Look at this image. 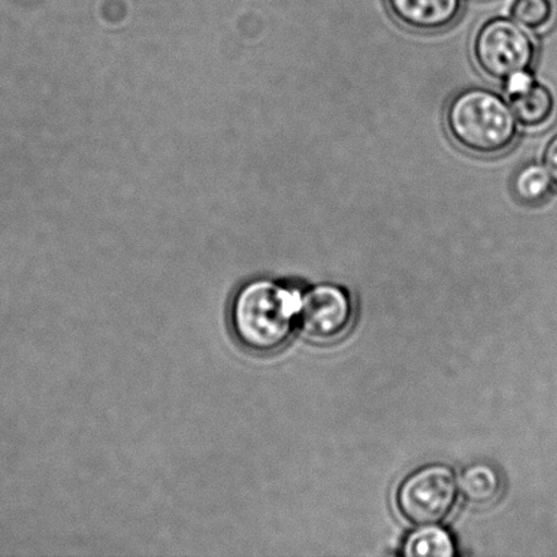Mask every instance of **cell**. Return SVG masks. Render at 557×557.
I'll return each instance as SVG.
<instances>
[{
  "label": "cell",
  "mask_w": 557,
  "mask_h": 557,
  "mask_svg": "<svg viewBox=\"0 0 557 557\" xmlns=\"http://www.w3.org/2000/svg\"><path fill=\"white\" fill-rule=\"evenodd\" d=\"M445 124L450 138L474 156L494 157L511 149L518 120L509 102L484 87H469L447 103Z\"/></svg>",
  "instance_id": "1"
},
{
  "label": "cell",
  "mask_w": 557,
  "mask_h": 557,
  "mask_svg": "<svg viewBox=\"0 0 557 557\" xmlns=\"http://www.w3.org/2000/svg\"><path fill=\"white\" fill-rule=\"evenodd\" d=\"M299 294L271 281L247 284L233 305V326L239 342L253 351L272 352L292 336Z\"/></svg>",
  "instance_id": "2"
},
{
  "label": "cell",
  "mask_w": 557,
  "mask_h": 557,
  "mask_svg": "<svg viewBox=\"0 0 557 557\" xmlns=\"http://www.w3.org/2000/svg\"><path fill=\"white\" fill-rule=\"evenodd\" d=\"M472 52L480 71L499 82L531 73L536 62V44L532 36L525 27L505 16H495L479 27Z\"/></svg>",
  "instance_id": "3"
},
{
  "label": "cell",
  "mask_w": 557,
  "mask_h": 557,
  "mask_svg": "<svg viewBox=\"0 0 557 557\" xmlns=\"http://www.w3.org/2000/svg\"><path fill=\"white\" fill-rule=\"evenodd\" d=\"M458 493L456 474L445 466H429L404 480L397 505L413 525H436L455 510Z\"/></svg>",
  "instance_id": "4"
},
{
  "label": "cell",
  "mask_w": 557,
  "mask_h": 557,
  "mask_svg": "<svg viewBox=\"0 0 557 557\" xmlns=\"http://www.w3.org/2000/svg\"><path fill=\"white\" fill-rule=\"evenodd\" d=\"M297 317L306 337L331 343L348 332L354 320V306L346 289L320 284L299 298Z\"/></svg>",
  "instance_id": "5"
},
{
  "label": "cell",
  "mask_w": 557,
  "mask_h": 557,
  "mask_svg": "<svg viewBox=\"0 0 557 557\" xmlns=\"http://www.w3.org/2000/svg\"><path fill=\"white\" fill-rule=\"evenodd\" d=\"M507 100L518 123L525 128H542L554 117L556 101L549 87L539 84L531 73L506 81Z\"/></svg>",
  "instance_id": "6"
},
{
  "label": "cell",
  "mask_w": 557,
  "mask_h": 557,
  "mask_svg": "<svg viewBox=\"0 0 557 557\" xmlns=\"http://www.w3.org/2000/svg\"><path fill=\"white\" fill-rule=\"evenodd\" d=\"M391 14L408 29L436 33L460 18L463 0H386Z\"/></svg>",
  "instance_id": "7"
},
{
  "label": "cell",
  "mask_w": 557,
  "mask_h": 557,
  "mask_svg": "<svg viewBox=\"0 0 557 557\" xmlns=\"http://www.w3.org/2000/svg\"><path fill=\"white\" fill-rule=\"evenodd\" d=\"M458 488L468 505L487 507L499 499L502 494L500 474L488 463H473L462 472Z\"/></svg>",
  "instance_id": "8"
},
{
  "label": "cell",
  "mask_w": 557,
  "mask_h": 557,
  "mask_svg": "<svg viewBox=\"0 0 557 557\" xmlns=\"http://www.w3.org/2000/svg\"><path fill=\"white\" fill-rule=\"evenodd\" d=\"M554 182L547 169L539 163H528L512 177L511 190L516 199L525 206L544 203L553 194Z\"/></svg>",
  "instance_id": "9"
},
{
  "label": "cell",
  "mask_w": 557,
  "mask_h": 557,
  "mask_svg": "<svg viewBox=\"0 0 557 557\" xmlns=\"http://www.w3.org/2000/svg\"><path fill=\"white\" fill-rule=\"evenodd\" d=\"M404 555L451 557L456 555L455 540L449 532L438 527V523L422 525L407 539Z\"/></svg>",
  "instance_id": "10"
},
{
  "label": "cell",
  "mask_w": 557,
  "mask_h": 557,
  "mask_svg": "<svg viewBox=\"0 0 557 557\" xmlns=\"http://www.w3.org/2000/svg\"><path fill=\"white\" fill-rule=\"evenodd\" d=\"M554 0H515L510 5L511 20L527 30H544L555 20Z\"/></svg>",
  "instance_id": "11"
},
{
  "label": "cell",
  "mask_w": 557,
  "mask_h": 557,
  "mask_svg": "<svg viewBox=\"0 0 557 557\" xmlns=\"http://www.w3.org/2000/svg\"><path fill=\"white\" fill-rule=\"evenodd\" d=\"M544 166L554 184L557 185V135L549 140L547 149L544 151Z\"/></svg>",
  "instance_id": "12"
}]
</instances>
